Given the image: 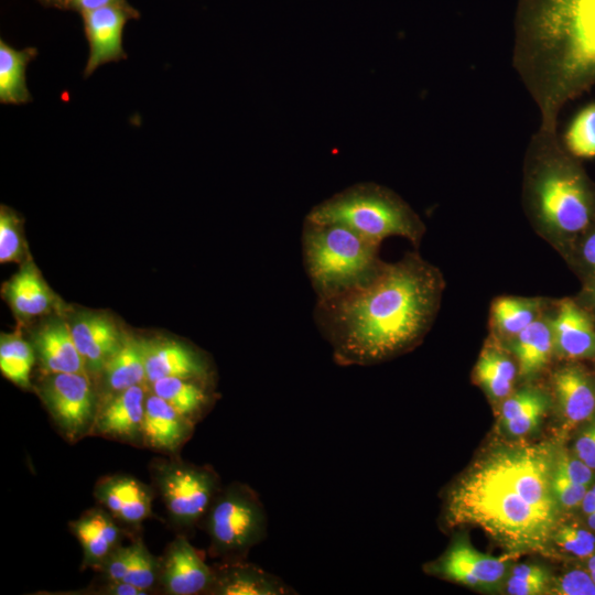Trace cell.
<instances>
[{
  "instance_id": "24",
  "label": "cell",
  "mask_w": 595,
  "mask_h": 595,
  "mask_svg": "<svg viewBox=\"0 0 595 595\" xmlns=\"http://www.w3.org/2000/svg\"><path fill=\"white\" fill-rule=\"evenodd\" d=\"M151 388L194 423L207 413L214 401L210 381L206 380L167 377L154 381Z\"/></svg>"
},
{
  "instance_id": "33",
  "label": "cell",
  "mask_w": 595,
  "mask_h": 595,
  "mask_svg": "<svg viewBox=\"0 0 595 595\" xmlns=\"http://www.w3.org/2000/svg\"><path fill=\"white\" fill-rule=\"evenodd\" d=\"M161 562H159L139 539L130 543V561L122 582L148 592L159 583Z\"/></svg>"
},
{
  "instance_id": "23",
  "label": "cell",
  "mask_w": 595,
  "mask_h": 595,
  "mask_svg": "<svg viewBox=\"0 0 595 595\" xmlns=\"http://www.w3.org/2000/svg\"><path fill=\"white\" fill-rule=\"evenodd\" d=\"M35 346L48 374H86V364L75 344L71 326L64 322L54 321L44 325L36 333Z\"/></svg>"
},
{
  "instance_id": "43",
  "label": "cell",
  "mask_w": 595,
  "mask_h": 595,
  "mask_svg": "<svg viewBox=\"0 0 595 595\" xmlns=\"http://www.w3.org/2000/svg\"><path fill=\"white\" fill-rule=\"evenodd\" d=\"M107 7H131L127 0H68V10L79 14Z\"/></svg>"
},
{
  "instance_id": "14",
  "label": "cell",
  "mask_w": 595,
  "mask_h": 595,
  "mask_svg": "<svg viewBox=\"0 0 595 595\" xmlns=\"http://www.w3.org/2000/svg\"><path fill=\"white\" fill-rule=\"evenodd\" d=\"M551 388L562 420L570 426L595 418V375L580 361H566L551 376Z\"/></svg>"
},
{
  "instance_id": "7",
  "label": "cell",
  "mask_w": 595,
  "mask_h": 595,
  "mask_svg": "<svg viewBox=\"0 0 595 595\" xmlns=\"http://www.w3.org/2000/svg\"><path fill=\"white\" fill-rule=\"evenodd\" d=\"M203 520L209 554L221 562L247 560L268 534V516L258 493L239 482L220 489Z\"/></svg>"
},
{
  "instance_id": "40",
  "label": "cell",
  "mask_w": 595,
  "mask_h": 595,
  "mask_svg": "<svg viewBox=\"0 0 595 595\" xmlns=\"http://www.w3.org/2000/svg\"><path fill=\"white\" fill-rule=\"evenodd\" d=\"M551 487L560 511H570L581 507L588 488L572 482L554 469H552Z\"/></svg>"
},
{
  "instance_id": "48",
  "label": "cell",
  "mask_w": 595,
  "mask_h": 595,
  "mask_svg": "<svg viewBox=\"0 0 595 595\" xmlns=\"http://www.w3.org/2000/svg\"><path fill=\"white\" fill-rule=\"evenodd\" d=\"M585 523L587 527L595 531V511L586 515Z\"/></svg>"
},
{
  "instance_id": "9",
  "label": "cell",
  "mask_w": 595,
  "mask_h": 595,
  "mask_svg": "<svg viewBox=\"0 0 595 595\" xmlns=\"http://www.w3.org/2000/svg\"><path fill=\"white\" fill-rule=\"evenodd\" d=\"M41 396L68 441L76 442L93 431L98 410L86 374H48L41 387Z\"/></svg>"
},
{
  "instance_id": "18",
  "label": "cell",
  "mask_w": 595,
  "mask_h": 595,
  "mask_svg": "<svg viewBox=\"0 0 595 595\" xmlns=\"http://www.w3.org/2000/svg\"><path fill=\"white\" fill-rule=\"evenodd\" d=\"M194 424L155 393L147 396L142 441L149 447L174 454L191 437Z\"/></svg>"
},
{
  "instance_id": "37",
  "label": "cell",
  "mask_w": 595,
  "mask_h": 595,
  "mask_svg": "<svg viewBox=\"0 0 595 595\" xmlns=\"http://www.w3.org/2000/svg\"><path fill=\"white\" fill-rule=\"evenodd\" d=\"M22 253L20 224L15 214L6 206L0 210V262L17 261Z\"/></svg>"
},
{
  "instance_id": "34",
  "label": "cell",
  "mask_w": 595,
  "mask_h": 595,
  "mask_svg": "<svg viewBox=\"0 0 595 595\" xmlns=\"http://www.w3.org/2000/svg\"><path fill=\"white\" fill-rule=\"evenodd\" d=\"M582 284L595 282V223L562 256Z\"/></svg>"
},
{
  "instance_id": "39",
  "label": "cell",
  "mask_w": 595,
  "mask_h": 595,
  "mask_svg": "<svg viewBox=\"0 0 595 595\" xmlns=\"http://www.w3.org/2000/svg\"><path fill=\"white\" fill-rule=\"evenodd\" d=\"M553 469L578 485L589 487L595 483V470L572 451L569 452L563 447L554 452Z\"/></svg>"
},
{
  "instance_id": "36",
  "label": "cell",
  "mask_w": 595,
  "mask_h": 595,
  "mask_svg": "<svg viewBox=\"0 0 595 595\" xmlns=\"http://www.w3.org/2000/svg\"><path fill=\"white\" fill-rule=\"evenodd\" d=\"M550 403V396L543 391L530 405L501 425L510 436H524L538 428Z\"/></svg>"
},
{
  "instance_id": "16",
  "label": "cell",
  "mask_w": 595,
  "mask_h": 595,
  "mask_svg": "<svg viewBox=\"0 0 595 595\" xmlns=\"http://www.w3.org/2000/svg\"><path fill=\"white\" fill-rule=\"evenodd\" d=\"M145 399L141 385L111 394L98 410L93 431L116 440L142 441Z\"/></svg>"
},
{
  "instance_id": "42",
  "label": "cell",
  "mask_w": 595,
  "mask_h": 595,
  "mask_svg": "<svg viewBox=\"0 0 595 595\" xmlns=\"http://www.w3.org/2000/svg\"><path fill=\"white\" fill-rule=\"evenodd\" d=\"M572 452L595 470V418L587 421L577 433Z\"/></svg>"
},
{
  "instance_id": "25",
  "label": "cell",
  "mask_w": 595,
  "mask_h": 595,
  "mask_svg": "<svg viewBox=\"0 0 595 595\" xmlns=\"http://www.w3.org/2000/svg\"><path fill=\"white\" fill-rule=\"evenodd\" d=\"M551 307L542 298L499 296L490 306V326L494 337L505 343L518 335L545 310Z\"/></svg>"
},
{
  "instance_id": "32",
  "label": "cell",
  "mask_w": 595,
  "mask_h": 595,
  "mask_svg": "<svg viewBox=\"0 0 595 595\" xmlns=\"http://www.w3.org/2000/svg\"><path fill=\"white\" fill-rule=\"evenodd\" d=\"M562 143L580 160L595 158V102L586 105L574 116Z\"/></svg>"
},
{
  "instance_id": "31",
  "label": "cell",
  "mask_w": 595,
  "mask_h": 595,
  "mask_svg": "<svg viewBox=\"0 0 595 595\" xmlns=\"http://www.w3.org/2000/svg\"><path fill=\"white\" fill-rule=\"evenodd\" d=\"M34 353L30 344L17 335H1L0 370L13 383L29 388Z\"/></svg>"
},
{
  "instance_id": "41",
  "label": "cell",
  "mask_w": 595,
  "mask_h": 595,
  "mask_svg": "<svg viewBox=\"0 0 595 595\" xmlns=\"http://www.w3.org/2000/svg\"><path fill=\"white\" fill-rule=\"evenodd\" d=\"M130 561V544L116 548L98 567L107 581L122 582L127 575Z\"/></svg>"
},
{
  "instance_id": "44",
  "label": "cell",
  "mask_w": 595,
  "mask_h": 595,
  "mask_svg": "<svg viewBox=\"0 0 595 595\" xmlns=\"http://www.w3.org/2000/svg\"><path fill=\"white\" fill-rule=\"evenodd\" d=\"M574 299L594 317L595 320V282L583 283L580 292Z\"/></svg>"
},
{
  "instance_id": "20",
  "label": "cell",
  "mask_w": 595,
  "mask_h": 595,
  "mask_svg": "<svg viewBox=\"0 0 595 595\" xmlns=\"http://www.w3.org/2000/svg\"><path fill=\"white\" fill-rule=\"evenodd\" d=\"M110 512L93 508L71 523V529L83 549V567H99L120 545L121 530Z\"/></svg>"
},
{
  "instance_id": "2",
  "label": "cell",
  "mask_w": 595,
  "mask_h": 595,
  "mask_svg": "<svg viewBox=\"0 0 595 595\" xmlns=\"http://www.w3.org/2000/svg\"><path fill=\"white\" fill-rule=\"evenodd\" d=\"M554 452L547 443L493 448L450 490L446 523L477 527L511 552L548 550L560 517Z\"/></svg>"
},
{
  "instance_id": "26",
  "label": "cell",
  "mask_w": 595,
  "mask_h": 595,
  "mask_svg": "<svg viewBox=\"0 0 595 595\" xmlns=\"http://www.w3.org/2000/svg\"><path fill=\"white\" fill-rule=\"evenodd\" d=\"M497 340L483 348L475 365V379L493 400H505L512 391L518 367Z\"/></svg>"
},
{
  "instance_id": "29",
  "label": "cell",
  "mask_w": 595,
  "mask_h": 595,
  "mask_svg": "<svg viewBox=\"0 0 595 595\" xmlns=\"http://www.w3.org/2000/svg\"><path fill=\"white\" fill-rule=\"evenodd\" d=\"M7 295L13 310L24 317L46 312L52 301L47 286L32 266L23 268L13 277Z\"/></svg>"
},
{
  "instance_id": "11",
  "label": "cell",
  "mask_w": 595,
  "mask_h": 595,
  "mask_svg": "<svg viewBox=\"0 0 595 595\" xmlns=\"http://www.w3.org/2000/svg\"><path fill=\"white\" fill-rule=\"evenodd\" d=\"M507 558H496L474 549L467 541L454 542L437 560L424 567L437 575L472 587H491L506 575Z\"/></svg>"
},
{
  "instance_id": "21",
  "label": "cell",
  "mask_w": 595,
  "mask_h": 595,
  "mask_svg": "<svg viewBox=\"0 0 595 595\" xmlns=\"http://www.w3.org/2000/svg\"><path fill=\"white\" fill-rule=\"evenodd\" d=\"M506 347L517 360L518 376L521 379L531 380L537 377L554 356L550 312L547 311L506 342Z\"/></svg>"
},
{
  "instance_id": "15",
  "label": "cell",
  "mask_w": 595,
  "mask_h": 595,
  "mask_svg": "<svg viewBox=\"0 0 595 595\" xmlns=\"http://www.w3.org/2000/svg\"><path fill=\"white\" fill-rule=\"evenodd\" d=\"M147 380L149 383L181 377L210 381L208 360L192 347L175 340H143Z\"/></svg>"
},
{
  "instance_id": "6",
  "label": "cell",
  "mask_w": 595,
  "mask_h": 595,
  "mask_svg": "<svg viewBox=\"0 0 595 595\" xmlns=\"http://www.w3.org/2000/svg\"><path fill=\"white\" fill-rule=\"evenodd\" d=\"M305 219L343 224L379 245L398 236L418 247L426 229L398 193L375 182L356 183L335 193L313 206Z\"/></svg>"
},
{
  "instance_id": "10",
  "label": "cell",
  "mask_w": 595,
  "mask_h": 595,
  "mask_svg": "<svg viewBox=\"0 0 595 595\" xmlns=\"http://www.w3.org/2000/svg\"><path fill=\"white\" fill-rule=\"evenodd\" d=\"M80 15L89 45V55L84 68L85 77L93 75L99 66L127 58L122 35L126 24L140 18V12L136 8L107 7Z\"/></svg>"
},
{
  "instance_id": "46",
  "label": "cell",
  "mask_w": 595,
  "mask_h": 595,
  "mask_svg": "<svg viewBox=\"0 0 595 595\" xmlns=\"http://www.w3.org/2000/svg\"><path fill=\"white\" fill-rule=\"evenodd\" d=\"M43 6L50 8H56L61 10H68V0H37Z\"/></svg>"
},
{
  "instance_id": "12",
  "label": "cell",
  "mask_w": 595,
  "mask_h": 595,
  "mask_svg": "<svg viewBox=\"0 0 595 595\" xmlns=\"http://www.w3.org/2000/svg\"><path fill=\"white\" fill-rule=\"evenodd\" d=\"M550 322L554 356L565 361L595 359V320L574 298L554 303Z\"/></svg>"
},
{
  "instance_id": "5",
  "label": "cell",
  "mask_w": 595,
  "mask_h": 595,
  "mask_svg": "<svg viewBox=\"0 0 595 595\" xmlns=\"http://www.w3.org/2000/svg\"><path fill=\"white\" fill-rule=\"evenodd\" d=\"M302 253L316 299L342 294L370 280L385 263L376 244L337 223L304 218Z\"/></svg>"
},
{
  "instance_id": "1",
  "label": "cell",
  "mask_w": 595,
  "mask_h": 595,
  "mask_svg": "<svg viewBox=\"0 0 595 595\" xmlns=\"http://www.w3.org/2000/svg\"><path fill=\"white\" fill-rule=\"evenodd\" d=\"M445 286L418 252L385 262L367 282L316 299L313 318L339 366H370L415 347L430 331Z\"/></svg>"
},
{
  "instance_id": "28",
  "label": "cell",
  "mask_w": 595,
  "mask_h": 595,
  "mask_svg": "<svg viewBox=\"0 0 595 595\" xmlns=\"http://www.w3.org/2000/svg\"><path fill=\"white\" fill-rule=\"evenodd\" d=\"M37 55L35 47L18 50L0 41V102L22 105L32 101L26 85V67Z\"/></svg>"
},
{
  "instance_id": "47",
  "label": "cell",
  "mask_w": 595,
  "mask_h": 595,
  "mask_svg": "<svg viewBox=\"0 0 595 595\" xmlns=\"http://www.w3.org/2000/svg\"><path fill=\"white\" fill-rule=\"evenodd\" d=\"M583 563L595 582V553L585 561H583Z\"/></svg>"
},
{
  "instance_id": "3",
  "label": "cell",
  "mask_w": 595,
  "mask_h": 595,
  "mask_svg": "<svg viewBox=\"0 0 595 595\" xmlns=\"http://www.w3.org/2000/svg\"><path fill=\"white\" fill-rule=\"evenodd\" d=\"M512 66L539 128L558 131L563 107L595 86V0H518Z\"/></svg>"
},
{
  "instance_id": "17",
  "label": "cell",
  "mask_w": 595,
  "mask_h": 595,
  "mask_svg": "<svg viewBox=\"0 0 595 595\" xmlns=\"http://www.w3.org/2000/svg\"><path fill=\"white\" fill-rule=\"evenodd\" d=\"M95 497L110 515L129 526H138L151 516L152 490L127 475L102 478L95 487Z\"/></svg>"
},
{
  "instance_id": "8",
  "label": "cell",
  "mask_w": 595,
  "mask_h": 595,
  "mask_svg": "<svg viewBox=\"0 0 595 595\" xmlns=\"http://www.w3.org/2000/svg\"><path fill=\"white\" fill-rule=\"evenodd\" d=\"M151 474L171 520L183 529L204 519L223 488L218 474L207 465L159 459L151 465Z\"/></svg>"
},
{
  "instance_id": "13",
  "label": "cell",
  "mask_w": 595,
  "mask_h": 595,
  "mask_svg": "<svg viewBox=\"0 0 595 595\" xmlns=\"http://www.w3.org/2000/svg\"><path fill=\"white\" fill-rule=\"evenodd\" d=\"M214 580V567L205 563L185 537L180 536L167 545L159 578L166 594H209Z\"/></svg>"
},
{
  "instance_id": "4",
  "label": "cell",
  "mask_w": 595,
  "mask_h": 595,
  "mask_svg": "<svg viewBox=\"0 0 595 595\" xmlns=\"http://www.w3.org/2000/svg\"><path fill=\"white\" fill-rule=\"evenodd\" d=\"M522 202L534 227L562 256L595 223V182L558 131L538 128L523 160Z\"/></svg>"
},
{
  "instance_id": "19",
  "label": "cell",
  "mask_w": 595,
  "mask_h": 595,
  "mask_svg": "<svg viewBox=\"0 0 595 595\" xmlns=\"http://www.w3.org/2000/svg\"><path fill=\"white\" fill-rule=\"evenodd\" d=\"M210 595H294L296 591L279 576L245 561L214 566Z\"/></svg>"
},
{
  "instance_id": "22",
  "label": "cell",
  "mask_w": 595,
  "mask_h": 595,
  "mask_svg": "<svg viewBox=\"0 0 595 595\" xmlns=\"http://www.w3.org/2000/svg\"><path fill=\"white\" fill-rule=\"evenodd\" d=\"M71 331L86 368L93 372L102 371L123 340L115 324L102 315H84L73 323Z\"/></svg>"
},
{
  "instance_id": "27",
  "label": "cell",
  "mask_w": 595,
  "mask_h": 595,
  "mask_svg": "<svg viewBox=\"0 0 595 595\" xmlns=\"http://www.w3.org/2000/svg\"><path fill=\"white\" fill-rule=\"evenodd\" d=\"M107 389L113 394L147 380L143 340L125 337L102 368Z\"/></svg>"
},
{
  "instance_id": "38",
  "label": "cell",
  "mask_w": 595,
  "mask_h": 595,
  "mask_svg": "<svg viewBox=\"0 0 595 595\" xmlns=\"http://www.w3.org/2000/svg\"><path fill=\"white\" fill-rule=\"evenodd\" d=\"M548 594L595 595V582L584 565L574 567L552 578Z\"/></svg>"
},
{
  "instance_id": "30",
  "label": "cell",
  "mask_w": 595,
  "mask_h": 595,
  "mask_svg": "<svg viewBox=\"0 0 595 595\" xmlns=\"http://www.w3.org/2000/svg\"><path fill=\"white\" fill-rule=\"evenodd\" d=\"M548 550L563 558L585 561L595 553V531L577 522H560L554 528Z\"/></svg>"
},
{
  "instance_id": "45",
  "label": "cell",
  "mask_w": 595,
  "mask_h": 595,
  "mask_svg": "<svg viewBox=\"0 0 595 595\" xmlns=\"http://www.w3.org/2000/svg\"><path fill=\"white\" fill-rule=\"evenodd\" d=\"M581 509L585 516L595 511V483L587 488Z\"/></svg>"
},
{
  "instance_id": "35",
  "label": "cell",
  "mask_w": 595,
  "mask_h": 595,
  "mask_svg": "<svg viewBox=\"0 0 595 595\" xmlns=\"http://www.w3.org/2000/svg\"><path fill=\"white\" fill-rule=\"evenodd\" d=\"M552 577L547 569L538 564L516 565L506 581V592L510 595L548 594Z\"/></svg>"
}]
</instances>
